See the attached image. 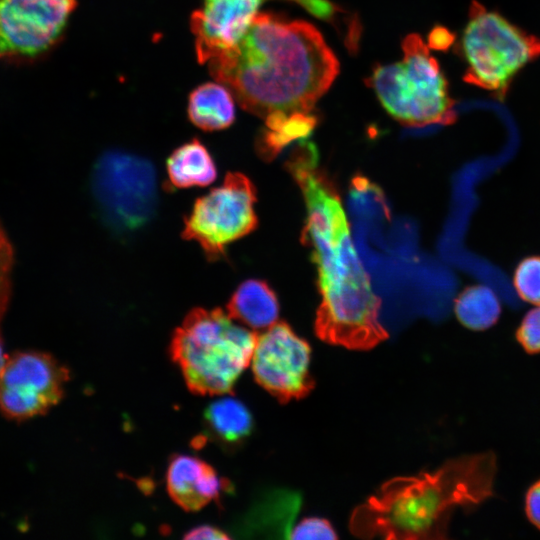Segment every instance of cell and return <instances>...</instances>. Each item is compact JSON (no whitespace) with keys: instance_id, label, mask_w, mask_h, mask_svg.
I'll list each match as a JSON object with an SVG mask.
<instances>
[{"instance_id":"1","label":"cell","mask_w":540,"mask_h":540,"mask_svg":"<svg viewBox=\"0 0 540 540\" xmlns=\"http://www.w3.org/2000/svg\"><path fill=\"white\" fill-rule=\"evenodd\" d=\"M307 208L302 240L312 252L322 296L317 336L333 345L368 350L388 338L379 321L380 299L352 242L340 196L319 166L316 147L300 142L286 162Z\"/></svg>"},{"instance_id":"2","label":"cell","mask_w":540,"mask_h":540,"mask_svg":"<svg viewBox=\"0 0 540 540\" xmlns=\"http://www.w3.org/2000/svg\"><path fill=\"white\" fill-rule=\"evenodd\" d=\"M207 64L243 109L263 119L277 111L310 113L339 73L312 24L269 13L257 14L241 41Z\"/></svg>"},{"instance_id":"3","label":"cell","mask_w":540,"mask_h":540,"mask_svg":"<svg viewBox=\"0 0 540 540\" xmlns=\"http://www.w3.org/2000/svg\"><path fill=\"white\" fill-rule=\"evenodd\" d=\"M496 474L495 454L481 452L434 471L392 478L354 509L349 529L364 539H446L456 509L469 512L494 496Z\"/></svg>"},{"instance_id":"4","label":"cell","mask_w":540,"mask_h":540,"mask_svg":"<svg viewBox=\"0 0 540 540\" xmlns=\"http://www.w3.org/2000/svg\"><path fill=\"white\" fill-rule=\"evenodd\" d=\"M256 340L221 308H195L174 331L170 354L190 391L220 395L231 392L250 364Z\"/></svg>"},{"instance_id":"5","label":"cell","mask_w":540,"mask_h":540,"mask_svg":"<svg viewBox=\"0 0 540 540\" xmlns=\"http://www.w3.org/2000/svg\"><path fill=\"white\" fill-rule=\"evenodd\" d=\"M402 49V61L376 67L369 79L382 106L393 118L413 127L452 123L454 101L428 46L419 35L410 34Z\"/></svg>"},{"instance_id":"6","label":"cell","mask_w":540,"mask_h":540,"mask_svg":"<svg viewBox=\"0 0 540 540\" xmlns=\"http://www.w3.org/2000/svg\"><path fill=\"white\" fill-rule=\"evenodd\" d=\"M459 52L466 63L464 81L503 99L518 72L540 56V38L473 1Z\"/></svg>"},{"instance_id":"7","label":"cell","mask_w":540,"mask_h":540,"mask_svg":"<svg viewBox=\"0 0 540 540\" xmlns=\"http://www.w3.org/2000/svg\"><path fill=\"white\" fill-rule=\"evenodd\" d=\"M91 190L103 221L121 234L146 226L158 204L152 163L124 151L109 150L98 158L92 170Z\"/></svg>"},{"instance_id":"8","label":"cell","mask_w":540,"mask_h":540,"mask_svg":"<svg viewBox=\"0 0 540 540\" xmlns=\"http://www.w3.org/2000/svg\"><path fill=\"white\" fill-rule=\"evenodd\" d=\"M255 202L256 189L249 178L229 172L220 186L195 201L182 237L197 242L209 261L219 260L229 244L256 228Z\"/></svg>"},{"instance_id":"9","label":"cell","mask_w":540,"mask_h":540,"mask_svg":"<svg viewBox=\"0 0 540 540\" xmlns=\"http://www.w3.org/2000/svg\"><path fill=\"white\" fill-rule=\"evenodd\" d=\"M68 380V369L50 354L16 352L0 372V412L16 421L43 415L63 398Z\"/></svg>"},{"instance_id":"10","label":"cell","mask_w":540,"mask_h":540,"mask_svg":"<svg viewBox=\"0 0 540 540\" xmlns=\"http://www.w3.org/2000/svg\"><path fill=\"white\" fill-rule=\"evenodd\" d=\"M310 345L286 322L257 335L251 364L256 382L281 403L307 396L314 388Z\"/></svg>"},{"instance_id":"11","label":"cell","mask_w":540,"mask_h":540,"mask_svg":"<svg viewBox=\"0 0 540 540\" xmlns=\"http://www.w3.org/2000/svg\"><path fill=\"white\" fill-rule=\"evenodd\" d=\"M77 0H0V57L33 58L62 35Z\"/></svg>"},{"instance_id":"12","label":"cell","mask_w":540,"mask_h":540,"mask_svg":"<svg viewBox=\"0 0 540 540\" xmlns=\"http://www.w3.org/2000/svg\"><path fill=\"white\" fill-rule=\"evenodd\" d=\"M263 0H203L190 20L198 61L236 46L245 36Z\"/></svg>"},{"instance_id":"13","label":"cell","mask_w":540,"mask_h":540,"mask_svg":"<svg viewBox=\"0 0 540 540\" xmlns=\"http://www.w3.org/2000/svg\"><path fill=\"white\" fill-rule=\"evenodd\" d=\"M167 490L174 502L197 511L227 491L228 482L204 460L190 455L174 456L166 473Z\"/></svg>"},{"instance_id":"14","label":"cell","mask_w":540,"mask_h":540,"mask_svg":"<svg viewBox=\"0 0 540 540\" xmlns=\"http://www.w3.org/2000/svg\"><path fill=\"white\" fill-rule=\"evenodd\" d=\"M227 313L240 324L264 329L277 321L279 302L267 282L249 279L242 282L230 297Z\"/></svg>"},{"instance_id":"15","label":"cell","mask_w":540,"mask_h":540,"mask_svg":"<svg viewBox=\"0 0 540 540\" xmlns=\"http://www.w3.org/2000/svg\"><path fill=\"white\" fill-rule=\"evenodd\" d=\"M166 169L173 188L204 187L217 177L215 162L198 139L175 149L167 159Z\"/></svg>"},{"instance_id":"16","label":"cell","mask_w":540,"mask_h":540,"mask_svg":"<svg viewBox=\"0 0 540 540\" xmlns=\"http://www.w3.org/2000/svg\"><path fill=\"white\" fill-rule=\"evenodd\" d=\"M188 116L195 126L205 131L229 127L235 120L230 90L211 82L199 85L189 95Z\"/></svg>"},{"instance_id":"17","label":"cell","mask_w":540,"mask_h":540,"mask_svg":"<svg viewBox=\"0 0 540 540\" xmlns=\"http://www.w3.org/2000/svg\"><path fill=\"white\" fill-rule=\"evenodd\" d=\"M316 125V117L310 113L273 112L265 118V128L256 140L260 157L272 159L293 141L307 140Z\"/></svg>"},{"instance_id":"18","label":"cell","mask_w":540,"mask_h":540,"mask_svg":"<svg viewBox=\"0 0 540 540\" xmlns=\"http://www.w3.org/2000/svg\"><path fill=\"white\" fill-rule=\"evenodd\" d=\"M205 426L210 435L224 445L241 444L253 427L252 415L246 405L233 397L212 402L204 412Z\"/></svg>"},{"instance_id":"19","label":"cell","mask_w":540,"mask_h":540,"mask_svg":"<svg viewBox=\"0 0 540 540\" xmlns=\"http://www.w3.org/2000/svg\"><path fill=\"white\" fill-rule=\"evenodd\" d=\"M454 312L458 321L472 331H484L497 323L501 303L488 286L474 284L465 287L456 297Z\"/></svg>"},{"instance_id":"20","label":"cell","mask_w":540,"mask_h":540,"mask_svg":"<svg viewBox=\"0 0 540 540\" xmlns=\"http://www.w3.org/2000/svg\"><path fill=\"white\" fill-rule=\"evenodd\" d=\"M513 286L523 301L540 305V255L525 257L517 264Z\"/></svg>"},{"instance_id":"21","label":"cell","mask_w":540,"mask_h":540,"mask_svg":"<svg viewBox=\"0 0 540 540\" xmlns=\"http://www.w3.org/2000/svg\"><path fill=\"white\" fill-rule=\"evenodd\" d=\"M12 266L13 248L0 223V320L10 300Z\"/></svg>"},{"instance_id":"22","label":"cell","mask_w":540,"mask_h":540,"mask_svg":"<svg viewBox=\"0 0 540 540\" xmlns=\"http://www.w3.org/2000/svg\"><path fill=\"white\" fill-rule=\"evenodd\" d=\"M515 337L528 354L540 353V305L524 315L516 329Z\"/></svg>"},{"instance_id":"23","label":"cell","mask_w":540,"mask_h":540,"mask_svg":"<svg viewBox=\"0 0 540 540\" xmlns=\"http://www.w3.org/2000/svg\"><path fill=\"white\" fill-rule=\"evenodd\" d=\"M291 539H337L331 523L320 517H309L297 524L289 535Z\"/></svg>"},{"instance_id":"24","label":"cell","mask_w":540,"mask_h":540,"mask_svg":"<svg viewBox=\"0 0 540 540\" xmlns=\"http://www.w3.org/2000/svg\"><path fill=\"white\" fill-rule=\"evenodd\" d=\"M525 514L530 523L540 530V479L534 482L526 492Z\"/></svg>"},{"instance_id":"25","label":"cell","mask_w":540,"mask_h":540,"mask_svg":"<svg viewBox=\"0 0 540 540\" xmlns=\"http://www.w3.org/2000/svg\"><path fill=\"white\" fill-rule=\"evenodd\" d=\"M305 8L309 13L322 20H332L339 9L328 0H290Z\"/></svg>"},{"instance_id":"26","label":"cell","mask_w":540,"mask_h":540,"mask_svg":"<svg viewBox=\"0 0 540 540\" xmlns=\"http://www.w3.org/2000/svg\"><path fill=\"white\" fill-rule=\"evenodd\" d=\"M454 41V35L447 28L437 26L433 28L428 36V46L432 49L445 51Z\"/></svg>"},{"instance_id":"27","label":"cell","mask_w":540,"mask_h":540,"mask_svg":"<svg viewBox=\"0 0 540 540\" xmlns=\"http://www.w3.org/2000/svg\"><path fill=\"white\" fill-rule=\"evenodd\" d=\"M186 539H227L230 538L228 534L211 525H200L188 531L185 536Z\"/></svg>"},{"instance_id":"28","label":"cell","mask_w":540,"mask_h":540,"mask_svg":"<svg viewBox=\"0 0 540 540\" xmlns=\"http://www.w3.org/2000/svg\"><path fill=\"white\" fill-rule=\"evenodd\" d=\"M8 357L6 356L3 348V342L2 338L0 336V372L4 368L5 364L7 363Z\"/></svg>"}]
</instances>
